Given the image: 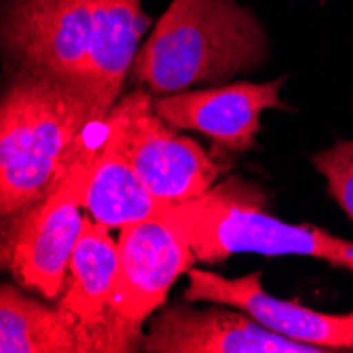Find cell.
Masks as SVG:
<instances>
[{
	"instance_id": "1",
	"label": "cell",
	"mask_w": 353,
	"mask_h": 353,
	"mask_svg": "<svg viewBox=\"0 0 353 353\" xmlns=\"http://www.w3.org/2000/svg\"><path fill=\"white\" fill-rule=\"evenodd\" d=\"M267 55L269 37L252 9L235 0H172L127 79L152 95H170L252 72Z\"/></svg>"
},
{
	"instance_id": "2",
	"label": "cell",
	"mask_w": 353,
	"mask_h": 353,
	"mask_svg": "<svg viewBox=\"0 0 353 353\" xmlns=\"http://www.w3.org/2000/svg\"><path fill=\"white\" fill-rule=\"evenodd\" d=\"M91 123L85 95L63 81L13 68L0 106L3 220L34 203Z\"/></svg>"
},
{
	"instance_id": "3",
	"label": "cell",
	"mask_w": 353,
	"mask_h": 353,
	"mask_svg": "<svg viewBox=\"0 0 353 353\" xmlns=\"http://www.w3.org/2000/svg\"><path fill=\"white\" fill-rule=\"evenodd\" d=\"M265 192L233 178L203 195L174 203L186 227L192 252L203 265H216L239 252L265 256H311L353 273V243L322 229L288 224L263 212Z\"/></svg>"
},
{
	"instance_id": "4",
	"label": "cell",
	"mask_w": 353,
	"mask_h": 353,
	"mask_svg": "<svg viewBox=\"0 0 353 353\" xmlns=\"http://www.w3.org/2000/svg\"><path fill=\"white\" fill-rule=\"evenodd\" d=\"M104 121L89 123L43 195L3 220V267L28 290L57 301L66 288L70 259L83 231L85 188Z\"/></svg>"
},
{
	"instance_id": "5",
	"label": "cell",
	"mask_w": 353,
	"mask_h": 353,
	"mask_svg": "<svg viewBox=\"0 0 353 353\" xmlns=\"http://www.w3.org/2000/svg\"><path fill=\"white\" fill-rule=\"evenodd\" d=\"M110 3L5 0L3 51L17 68L63 81L83 93L89 55Z\"/></svg>"
},
{
	"instance_id": "6",
	"label": "cell",
	"mask_w": 353,
	"mask_h": 353,
	"mask_svg": "<svg viewBox=\"0 0 353 353\" xmlns=\"http://www.w3.org/2000/svg\"><path fill=\"white\" fill-rule=\"evenodd\" d=\"M150 91L123 95L110 110L121 146L154 197L182 203L214 186L222 168L190 138L176 132L152 106Z\"/></svg>"
},
{
	"instance_id": "7",
	"label": "cell",
	"mask_w": 353,
	"mask_h": 353,
	"mask_svg": "<svg viewBox=\"0 0 353 353\" xmlns=\"http://www.w3.org/2000/svg\"><path fill=\"white\" fill-rule=\"evenodd\" d=\"M119 231V275L110 307L125 328L142 336L148 315L165 303L174 281L197 256L174 203Z\"/></svg>"
},
{
	"instance_id": "8",
	"label": "cell",
	"mask_w": 353,
	"mask_h": 353,
	"mask_svg": "<svg viewBox=\"0 0 353 353\" xmlns=\"http://www.w3.org/2000/svg\"><path fill=\"white\" fill-rule=\"evenodd\" d=\"M261 277V271L227 279L218 273L188 269L184 301L229 305L285 339L322 347L324 351H353V311L332 315L313 311L296 301L275 299L263 290Z\"/></svg>"
},
{
	"instance_id": "9",
	"label": "cell",
	"mask_w": 353,
	"mask_h": 353,
	"mask_svg": "<svg viewBox=\"0 0 353 353\" xmlns=\"http://www.w3.org/2000/svg\"><path fill=\"white\" fill-rule=\"evenodd\" d=\"M283 77L269 83H231L199 91H180L152 100L157 114L176 130H195L218 146L245 152L261 132V114L269 108L288 110L279 98Z\"/></svg>"
},
{
	"instance_id": "10",
	"label": "cell",
	"mask_w": 353,
	"mask_h": 353,
	"mask_svg": "<svg viewBox=\"0 0 353 353\" xmlns=\"http://www.w3.org/2000/svg\"><path fill=\"white\" fill-rule=\"evenodd\" d=\"M148 353H326L271 332L248 313L172 305L159 313L144 336Z\"/></svg>"
},
{
	"instance_id": "11",
	"label": "cell",
	"mask_w": 353,
	"mask_h": 353,
	"mask_svg": "<svg viewBox=\"0 0 353 353\" xmlns=\"http://www.w3.org/2000/svg\"><path fill=\"white\" fill-rule=\"evenodd\" d=\"M0 351L3 353H130L121 334L95 328L61 307H47L5 281L0 288Z\"/></svg>"
},
{
	"instance_id": "12",
	"label": "cell",
	"mask_w": 353,
	"mask_h": 353,
	"mask_svg": "<svg viewBox=\"0 0 353 353\" xmlns=\"http://www.w3.org/2000/svg\"><path fill=\"white\" fill-rule=\"evenodd\" d=\"M106 224L83 218V231L74 245L66 288L57 299V307L72 313L81 322L121 334L136 349L144 339L125 328L112 315V294L119 275V243L110 237Z\"/></svg>"
},
{
	"instance_id": "13",
	"label": "cell",
	"mask_w": 353,
	"mask_h": 353,
	"mask_svg": "<svg viewBox=\"0 0 353 353\" xmlns=\"http://www.w3.org/2000/svg\"><path fill=\"white\" fill-rule=\"evenodd\" d=\"M83 203L87 214L108 229H123L170 205L154 197L142 182L121 146L117 125L110 117L104 119V136L93 154Z\"/></svg>"
},
{
	"instance_id": "14",
	"label": "cell",
	"mask_w": 353,
	"mask_h": 353,
	"mask_svg": "<svg viewBox=\"0 0 353 353\" xmlns=\"http://www.w3.org/2000/svg\"><path fill=\"white\" fill-rule=\"evenodd\" d=\"M315 170L328 180L330 197L353 220V140H339L311 157Z\"/></svg>"
}]
</instances>
